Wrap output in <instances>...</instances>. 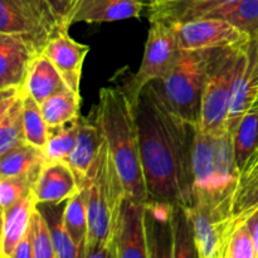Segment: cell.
<instances>
[{
    "instance_id": "cell-24",
    "label": "cell",
    "mask_w": 258,
    "mask_h": 258,
    "mask_svg": "<svg viewBox=\"0 0 258 258\" xmlns=\"http://www.w3.org/2000/svg\"><path fill=\"white\" fill-rule=\"evenodd\" d=\"M47 160L44 150L24 141L0 156V178L20 176L30 179L34 184Z\"/></svg>"
},
{
    "instance_id": "cell-36",
    "label": "cell",
    "mask_w": 258,
    "mask_h": 258,
    "mask_svg": "<svg viewBox=\"0 0 258 258\" xmlns=\"http://www.w3.org/2000/svg\"><path fill=\"white\" fill-rule=\"evenodd\" d=\"M33 181L28 178L12 176L0 178V207L2 211L10 208L23 198L32 194Z\"/></svg>"
},
{
    "instance_id": "cell-40",
    "label": "cell",
    "mask_w": 258,
    "mask_h": 258,
    "mask_svg": "<svg viewBox=\"0 0 258 258\" xmlns=\"http://www.w3.org/2000/svg\"><path fill=\"white\" fill-rule=\"evenodd\" d=\"M168 2H170V0H146V3H148L149 7H150V5L164 4V3H168Z\"/></svg>"
},
{
    "instance_id": "cell-10",
    "label": "cell",
    "mask_w": 258,
    "mask_h": 258,
    "mask_svg": "<svg viewBox=\"0 0 258 258\" xmlns=\"http://www.w3.org/2000/svg\"><path fill=\"white\" fill-rule=\"evenodd\" d=\"M189 208L199 258H224L227 242L239 219L203 206Z\"/></svg>"
},
{
    "instance_id": "cell-18",
    "label": "cell",
    "mask_w": 258,
    "mask_h": 258,
    "mask_svg": "<svg viewBox=\"0 0 258 258\" xmlns=\"http://www.w3.org/2000/svg\"><path fill=\"white\" fill-rule=\"evenodd\" d=\"M24 141L23 90H0V156Z\"/></svg>"
},
{
    "instance_id": "cell-9",
    "label": "cell",
    "mask_w": 258,
    "mask_h": 258,
    "mask_svg": "<svg viewBox=\"0 0 258 258\" xmlns=\"http://www.w3.org/2000/svg\"><path fill=\"white\" fill-rule=\"evenodd\" d=\"M176 25L181 50L237 47L251 39V35L223 18H198Z\"/></svg>"
},
{
    "instance_id": "cell-32",
    "label": "cell",
    "mask_w": 258,
    "mask_h": 258,
    "mask_svg": "<svg viewBox=\"0 0 258 258\" xmlns=\"http://www.w3.org/2000/svg\"><path fill=\"white\" fill-rule=\"evenodd\" d=\"M78 120L68 125L49 127L47 145L44 148L45 156L48 160L67 161L68 156L75 148L78 134Z\"/></svg>"
},
{
    "instance_id": "cell-30",
    "label": "cell",
    "mask_w": 258,
    "mask_h": 258,
    "mask_svg": "<svg viewBox=\"0 0 258 258\" xmlns=\"http://www.w3.org/2000/svg\"><path fill=\"white\" fill-rule=\"evenodd\" d=\"M23 130H24V140L28 144L44 150L48 141L49 127L43 117L39 103L24 91H23Z\"/></svg>"
},
{
    "instance_id": "cell-4",
    "label": "cell",
    "mask_w": 258,
    "mask_h": 258,
    "mask_svg": "<svg viewBox=\"0 0 258 258\" xmlns=\"http://www.w3.org/2000/svg\"><path fill=\"white\" fill-rule=\"evenodd\" d=\"M218 49L181 50L173 70L148 85L176 116L193 125L201 121L204 83Z\"/></svg>"
},
{
    "instance_id": "cell-42",
    "label": "cell",
    "mask_w": 258,
    "mask_h": 258,
    "mask_svg": "<svg viewBox=\"0 0 258 258\" xmlns=\"http://www.w3.org/2000/svg\"><path fill=\"white\" fill-rule=\"evenodd\" d=\"M78 2H80V0H73V8L76 7V5L78 4ZM73 10V9H72ZM71 14H72V13H71Z\"/></svg>"
},
{
    "instance_id": "cell-6",
    "label": "cell",
    "mask_w": 258,
    "mask_h": 258,
    "mask_svg": "<svg viewBox=\"0 0 258 258\" xmlns=\"http://www.w3.org/2000/svg\"><path fill=\"white\" fill-rule=\"evenodd\" d=\"M176 23L150 20V29L145 43V52L139 71L122 90L133 103L141 91L153 81L163 78L173 70L180 55Z\"/></svg>"
},
{
    "instance_id": "cell-7",
    "label": "cell",
    "mask_w": 258,
    "mask_h": 258,
    "mask_svg": "<svg viewBox=\"0 0 258 258\" xmlns=\"http://www.w3.org/2000/svg\"><path fill=\"white\" fill-rule=\"evenodd\" d=\"M59 32L45 0H0V34L22 38L37 54Z\"/></svg>"
},
{
    "instance_id": "cell-28",
    "label": "cell",
    "mask_w": 258,
    "mask_h": 258,
    "mask_svg": "<svg viewBox=\"0 0 258 258\" xmlns=\"http://www.w3.org/2000/svg\"><path fill=\"white\" fill-rule=\"evenodd\" d=\"M64 224L68 234L77 247L80 258H85L88 236V217L87 193L83 185H81L80 190L67 201L64 209Z\"/></svg>"
},
{
    "instance_id": "cell-11",
    "label": "cell",
    "mask_w": 258,
    "mask_h": 258,
    "mask_svg": "<svg viewBox=\"0 0 258 258\" xmlns=\"http://www.w3.org/2000/svg\"><path fill=\"white\" fill-rule=\"evenodd\" d=\"M145 203L126 196L116 234V258H150Z\"/></svg>"
},
{
    "instance_id": "cell-17",
    "label": "cell",
    "mask_w": 258,
    "mask_h": 258,
    "mask_svg": "<svg viewBox=\"0 0 258 258\" xmlns=\"http://www.w3.org/2000/svg\"><path fill=\"white\" fill-rule=\"evenodd\" d=\"M103 140L105 138L95 115L92 113L88 118L80 116L77 140L67 159V163L77 175L80 184L87 176L91 166L95 163Z\"/></svg>"
},
{
    "instance_id": "cell-38",
    "label": "cell",
    "mask_w": 258,
    "mask_h": 258,
    "mask_svg": "<svg viewBox=\"0 0 258 258\" xmlns=\"http://www.w3.org/2000/svg\"><path fill=\"white\" fill-rule=\"evenodd\" d=\"M12 258H34V251H33L32 237H30L29 228L22 239L18 242Z\"/></svg>"
},
{
    "instance_id": "cell-41",
    "label": "cell",
    "mask_w": 258,
    "mask_h": 258,
    "mask_svg": "<svg viewBox=\"0 0 258 258\" xmlns=\"http://www.w3.org/2000/svg\"><path fill=\"white\" fill-rule=\"evenodd\" d=\"M258 165V154H257V156H256V160H254V163H253V165H252V168L251 169H249V171H251L252 170V169H253V168H256V166ZM249 171H248V173H249ZM248 173H246V174H248ZM246 174H244V175H246ZM242 176H243V175H242Z\"/></svg>"
},
{
    "instance_id": "cell-3",
    "label": "cell",
    "mask_w": 258,
    "mask_h": 258,
    "mask_svg": "<svg viewBox=\"0 0 258 258\" xmlns=\"http://www.w3.org/2000/svg\"><path fill=\"white\" fill-rule=\"evenodd\" d=\"M81 185L87 193L88 236L85 258H116V234L127 193L106 140Z\"/></svg>"
},
{
    "instance_id": "cell-23",
    "label": "cell",
    "mask_w": 258,
    "mask_h": 258,
    "mask_svg": "<svg viewBox=\"0 0 258 258\" xmlns=\"http://www.w3.org/2000/svg\"><path fill=\"white\" fill-rule=\"evenodd\" d=\"M35 206L32 194L23 198L10 208L2 211V237H0V257L12 258L18 242L24 237L29 228L30 216Z\"/></svg>"
},
{
    "instance_id": "cell-2",
    "label": "cell",
    "mask_w": 258,
    "mask_h": 258,
    "mask_svg": "<svg viewBox=\"0 0 258 258\" xmlns=\"http://www.w3.org/2000/svg\"><path fill=\"white\" fill-rule=\"evenodd\" d=\"M93 115L127 196L138 201H149L133 101L122 88L105 87L100 90L98 105Z\"/></svg>"
},
{
    "instance_id": "cell-39",
    "label": "cell",
    "mask_w": 258,
    "mask_h": 258,
    "mask_svg": "<svg viewBox=\"0 0 258 258\" xmlns=\"http://www.w3.org/2000/svg\"><path fill=\"white\" fill-rule=\"evenodd\" d=\"M244 222L247 224L252 239H253L254 249H256V258H258V207L256 209L244 216Z\"/></svg>"
},
{
    "instance_id": "cell-13",
    "label": "cell",
    "mask_w": 258,
    "mask_h": 258,
    "mask_svg": "<svg viewBox=\"0 0 258 258\" xmlns=\"http://www.w3.org/2000/svg\"><path fill=\"white\" fill-rule=\"evenodd\" d=\"M88 52L90 47L71 38L68 30H62L53 35L43 49V53L60 73L67 87L78 95H81L83 62Z\"/></svg>"
},
{
    "instance_id": "cell-15",
    "label": "cell",
    "mask_w": 258,
    "mask_h": 258,
    "mask_svg": "<svg viewBox=\"0 0 258 258\" xmlns=\"http://www.w3.org/2000/svg\"><path fill=\"white\" fill-rule=\"evenodd\" d=\"M146 0H80L70 17V27L76 23H107L140 18Z\"/></svg>"
},
{
    "instance_id": "cell-16",
    "label": "cell",
    "mask_w": 258,
    "mask_h": 258,
    "mask_svg": "<svg viewBox=\"0 0 258 258\" xmlns=\"http://www.w3.org/2000/svg\"><path fill=\"white\" fill-rule=\"evenodd\" d=\"M35 54L22 38L0 34V90L22 88Z\"/></svg>"
},
{
    "instance_id": "cell-5",
    "label": "cell",
    "mask_w": 258,
    "mask_h": 258,
    "mask_svg": "<svg viewBox=\"0 0 258 258\" xmlns=\"http://www.w3.org/2000/svg\"><path fill=\"white\" fill-rule=\"evenodd\" d=\"M248 42L218 49L209 66L202 95L199 121V126L207 135L214 136L228 130L227 123L234 82L246 58Z\"/></svg>"
},
{
    "instance_id": "cell-22",
    "label": "cell",
    "mask_w": 258,
    "mask_h": 258,
    "mask_svg": "<svg viewBox=\"0 0 258 258\" xmlns=\"http://www.w3.org/2000/svg\"><path fill=\"white\" fill-rule=\"evenodd\" d=\"M211 140L219 189L226 198L233 201L241 179L234 154L233 135L231 131L226 130L218 135L211 136Z\"/></svg>"
},
{
    "instance_id": "cell-20",
    "label": "cell",
    "mask_w": 258,
    "mask_h": 258,
    "mask_svg": "<svg viewBox=\"0 0 258 258\" xmlns=\"http://www.w3.org/2000/svg\"><path fill=\"white\" fill-rule=\"evenodd\" d=\"M66 87L67 85L60 73L44 53H38L32 58L22 87L25 93L40 105L48 97Z\"/></svg>"
},
{
    "instance_id": "cell-33",
    "label": "cell",
    "mask_w": 258,
    "mask_h": 258,
    "mask_svg": "<svg viewBox=\"0 0 258 258\" xmlns=\"http://www.w3.org/2000/svg\"><path fill=\"white\" fill-rule=\"evenodd\" d=\"M258 207V165L248 174L241 176L233 197L234 218H241Z\"/></svg>"
},
{
    "instance_id": "cell-8",
    "label": "cell",
    "mask_w": 258,
    "mask_h": 258,
    "mask_svg": "<svg viewBox=\"0 0 258 258\" xmlns=\"http://www.w3.org/2000/svg\"><path fill=\"white\" fill-rule=\"evenodd\" d=\"M193 175V206L208 207L213 211L233 216L232 212L233 201L226 198L218 185L211 136L207 135L199 125H197L196 127V139H194Z\"/></svg>"
},
{
    "instance_id": "cell-35",
    "label": "cell",
    "mask_w": 258,
    "mask_h": 258,
    "mask_svg": "<svg viewBox=\"0 0 258 258\" xmlns=\"http://www.w3.org/2000/svg\"><path fill=\"white\" fill-rule=\"evenodd\" d=\"M238 223L232 231L227 242L224 258H256L253 239L243 218H238Z\"/></svg>"
},
{
    "instance_id": "cell-29",
    "label": "cell",
    "mask_w": 258,
    "mask_h": 258,
    "mask_svg": "<svg viewBox=\"0 0 258 258\" xmlns=\"http://www.w3.org/2000/svg\"><path fill=\"white\" fill-rule=\"evenodd\" d=\"M173 257H198L190 208L181 203H173L171 209Z\"/></svg>"
},
{
    "instance_id": "cell-25",
    "label": "cell",
    "mask_w": 258,
    "mask_h": 258,
    "mask_svg": "<svg viewBox=\"0 0 258 258\" xmlns=\"http://www.w3.org/2000/svg\"><path fill=\"white\" fill-rule=\"evenodd\" d=\"M232 135L237 166L242 176L248 173L258 154V101L239 120Z\"/></svg>"
},
{
    "instance_id": "cell-21",
    "label": "cell",
    "mask_w": 258,
    "mask_h": 258,
    "mask_svg": "<svg viewBox=\"0 0 258 258\" xmlns=\"http://www.w3.org/2000/svg\"><path fill=\"white\" fill-rule=\"evenodd\" d=\"M238 0H170L149 7V19L183 23L204 18Z\"/></svg>"
},
{
    "instance_id": "cell-27",
    "label": "cell",
    "mask_w": 258,
    "mask_h": 258,
    "mask_svg": "<svg viewBox=\"0 0 258 258\" xmlns=\"http://www.w3.org/2000/svg\"><path fill=\"white\" fill-rule=\"evenodd\" d=\"M80 106L81 95L66 87L40 103V111L48 127H58L77 120Z\"/></svg>"
},
{
    "instance_id": "cell-34",
    "label": "cell",
    "mask_w": 258,
    "mask_h": 258,
    "mask_svg": "<svg viewBox=\"0 0 258 258\" xmlns=\"http://www.w3.org/2000/svg\"><path fill=\"white\" fill-rule=\"evenodd\" d=\"M29 232L32 237L34 258H57L49 227L43 214L35 206L30 216Z\"/></svg>"
},
{
    "instance_id": "cell-14",
    "label": "cell",
    "mask_w": 258,
    "mask_h": 258,
    "mask_svg": "<svg viewBox=\"0 0 258 258\" xmlns=\"http://www.w3.org/2000/svg\"><path fill=\"white\" fill-rule=\"evenodd\" d=\"M80 181L70 164L63 160H47L32 186L35 203L68 201L80 190Z\"/></svg>"
},
{
    "instance_id": "cell-19",
    "label": "cell",
    "mask_w": 258,
    "mask_h": 258,
    "mask_svg": "<svg viewBox=\"0 0 258 258\" xmlns=\"http://www.w3.org/2000/svg\"><path fill=\"white\" fill-rule=\"evenodd\" d=\"M145 207L150 257H173V236H171L173 204L146 201Z\"/></svg>"
},
{
    "instance_id": "cell-26",
    "label": "cell",
    "mask_w": 258,
    "mask_h": 258,
    "mask_svg": "<svg viewBox=\"0 0 258 258\" xmlns=\"http://www.w3.org/2000/svg\"><path fill=\"white\" fill-rule=\"evenodd\" d=\"M67 201L57 203H35V207L45 218L53 243H54L57 258H80V253L68 234L64 224V209Z\"/></svg>"
},
{
    "instance_id": "cell-12",
    "label": "cell",
    "mask_w": 258,
    "mask_h": 258,
    "mask_svg": "<svg viewBox=\"0 0 258 258\" xmlns=\"http://www.w3.org/2000/svg\"><path fill=\"white\" fill-rule=\"evenodd\" d=\"M258 101V34L252 35L247 44L246 58L236 77L227 127L233 134L244 113Z\"/></svg>"
},
{
    "instance_id": "cell-37",
    "label": "cell",
    "mask_w": 258,
    "mask_h": 258,
    "mask_svg": "<svg viewBox=\"0 0 258 258\" xmlns=\"http://www.w3.org/2000/svg\"><path fill=\"white\" fill-rule=\"evenodd\" d=\"M57 22L58 27L62 30L70 28V17L73 9V0H45Z\"/></svg>"
},
{
    "instance_id": "cell-31",
    "label": "cell",
    "mask_w": 258,
    "mask_h": 258,
    "mask_svg": "<svg viewBox=\"0 0 258 258\" xmlns=\"http://www.w3.org/2000/svg\"><path fill=\"white\" fill-rule=\"evenodd\" d=\"M207 17L229 20L251 37L258 34V0H238L234 4L216 10Z\"/></svg>"
},
{
    "instance_id": "cell-1",
    "label": "cell",
    "mask_w": 258,
    "mask_h": 258,
    "mask_svg": "<svg viewBox=\"0 0 258 258\" xmlns=\"http://www.w3.org/2000/svg\"><path fill=\"white\" fill-rule=\"evenodd\" d=\"M149 201L193 206L197 125L176 116L146 86L134 102Z\"/></svg>"
}]
</instances>
